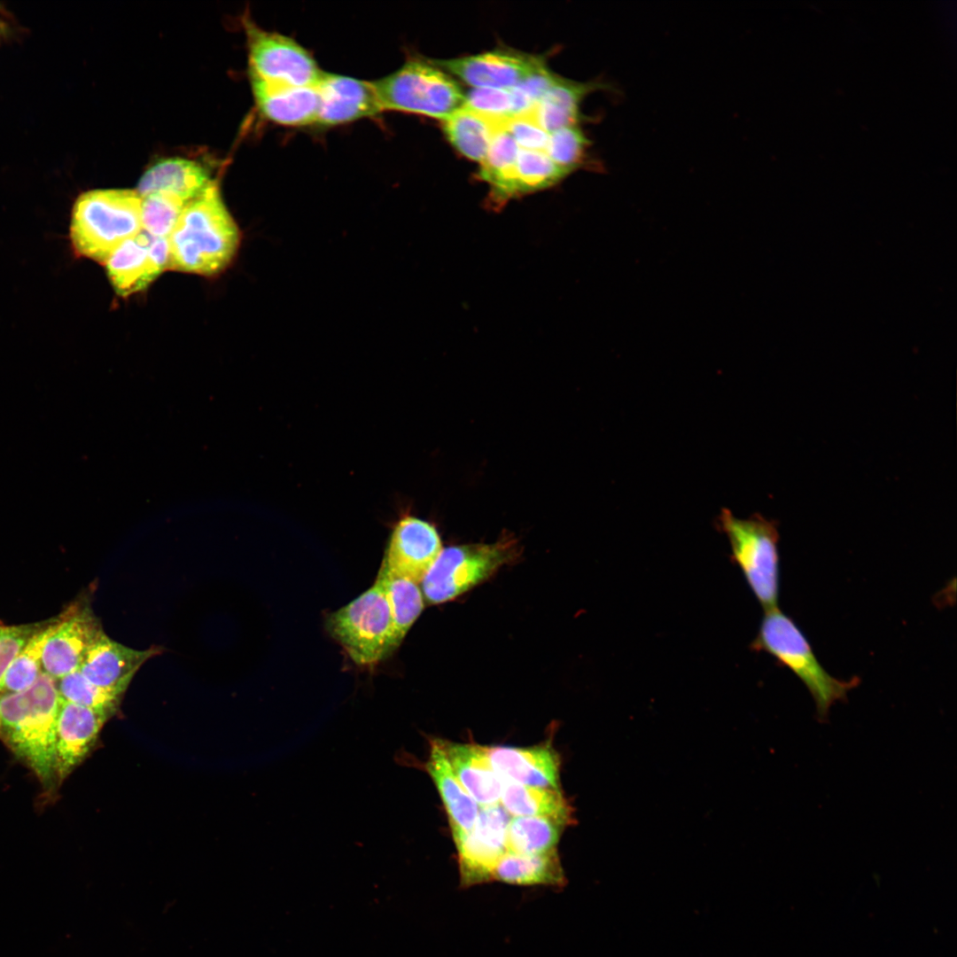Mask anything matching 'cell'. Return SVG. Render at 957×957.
Segmentation results:
<instances>
[{"mask_svg":"<svg viewBox=\"0 0 957 957\" xmlns=\"http://www.w3.org/2000/svg\"><path fill=\"white\" fill-rule=\"evenodd\" d=\"M241 231L212 183L183 210L168 237L169 269L214 276L234 261Z\"/></svg>","mask_w":957,"mask_h":957,"instance_id":"obj_1","label":"cell"},{"mask_svg":"<svg viewBox=\"0 0 957 957\" xmlns=\"http://www.w3.org/2000/svg\"><path fill=\"white\" fill-rule=\"evenodd\" d=\"M57 680L43 672L27 689L0 696L1 730L13 751L48 781L55 773Z\"/></svg>","mask_w":957,"mask_h":957,"instance_id":"obj_2","label":"cell"},{"mask_svg":"<svg viewBox=\"0 0 957 957\" xmlns=\"http://www.w3.org/2000/svg\"><path fill=\"white\" fill-rule=\"evenodd\" d=\"M141 231L142 197L136 190L88 191L74 204L69 235L77 256L105 265L121 245Z\"/></svg>","mask_w":957,"mask_h":957,"instance_id":"obj_3","label":"cell"},{"mask_svg":"<svg viewBox=\"0 0 957 957\" xmlns=\"http://www.w3.org/2000/svg\"><path fill=\"white\" fill-rule=\"evenodd\" d=\"M751 649L773 656L782 665L791 670L812 695L817 719H828L830 707L846 700L848 692L860 683L858 677L849 681L830 675L815 657L813 649L796 623L778 608L766 611Z\"/></svg>","mask_w":957,"mask_h":957,"instance_id":"obj_4","label":"cell"},{"mask_svg":"<svg viewBox=\"0 0 957 957\" xmlns=\"http://www.w3.org/2000/svg\"><path fill=\"white\" fill-rule=\"evenodd\" d=\"M719 529L731 549V559L763 608H777L779 596V533L776 525L759 514L738 518L723 509L718 517Z\"/></svg>","mask_w":957,"mask_h":957,"instance_id":"obj_5","label":"cell"},{"mask_svg":"<svg viewBox=\"0 0 957 957\" xmlns=\"http://www.w3.org/2000/svg\"><path fill=\"white\" fill-rule=\"evenodd\" d=\"M373 84L383 111L421 114L443 121L464 102L459 84L431 59H411Z\"/></svg>","mask_w":957,"mask_h":957,"instance_id":"obj_6","label":"cell"},{"mask_svg":"<svg viewBox=\"0 0 957 957\" xmlns=\"http://www.w3.org/2000/svg\"><path fill=\"white\" fill-rule=\"evenodd\" d=\"M327 628L351 659L362 666L378 664L401 642L385 593L377 582L331 613Z\"/></svg>","mask_w":957,"mask_h":957,"instance_id":"obj_7","label":"cell"},{"mask_svg":"<svg viewBox=\"0 0 957 957\" xmlns=\"http://www.w3.org/2000/svg\"><path fill=\"white\" fill-rule=\"evenodd\" d=\"M517 549V541L510 538L442 549L421 581L427 602L442 603L455 599L514 559Z\"/></svg>","mask_w":957,"mask_h":957,"instance_id":"obj_8","label":"cell"},{"mask_svg":"<svg viewBox=\"0 0 957 957\" xmlns=\"http://www.w3.org/2000/svg\"><path fill=\"white\" fill-rule=\"evenodd\" d=\"M248 48L249 77L266 82L295 86H315L323 71L311 53L296 41L265 30L252 20H244Z\"/></svg>","mask_w":957,"mask_h":957,"instance_id":"obj_9","label":"cell"},{"mask_svg":"<svg viewBox=\"0 0 957 957\" xmlns=\"http://www.w3.org/2000/svg\"><path fill=\"white\" fill-rule=\"evenodd\" d=\"M510 820L501 804L481 806L471 829L455 843L462 887L492 882L494 867L507 852Z\"/></svg>","mask_w":957,"mask_h":957,"instance_id":"obj_10","label":"cell"},{"mask_svg":"<svg viewBox=\"0 0 957 957\" xmlns=\"http://www.w3.org/2000/svg\"><path fill=\"white\" fill-rule=\"evenodd\" d=\"M169 264L168 238L143 230L121 245L105 266L113 290L125 298L146 289Z\"/></svg>","mask_w":957,"mask_h":957,"instance_id":"obj_11","label":"cell"},{"mask_svg":"<svg viewBox=\"0 0 957 957\" xmlns=\"http://www.w3.org/2000/svg\"><path fill=\"white\" fill-rule=\"evenodd\" d=\"M474 88L510 89L546 66L544 59L514 50H494L450 59H431Z\"/></svg>","mask_w":957,"mask_h":957,"instance_id":"obj_12","label":"cell"},{"mask_svg":"<svg viewBox=\"0 0 957 957\" xmlns=\"http://www.w3.org/2000/svg\"><path fill=\"white\" fill-rule=\"evenodd\" d=\"M103 632L88 605H71L57 619L56 627L44 644L43 671L58 680L78 670L87 650Z\"/></svg>","mask_w":957,"mask_h":957,"instance_id":"obj_13","label":"cell"},{"mask_svg":"<svg viewBox=\"0 0 957 957\" xmlns=\"http://www.w3.org/2000/svg\"><path fill=\"white\" fill-rule=\"evenodd\" d=\"M441 550L440 537L432 524L403 515L393 527L381 566L418 583Z\"/></svg>","mask_w":957,"mask_h":957,"instance_id":"obj_14","label":"cell"},{"mask_svg":"<svg viewBox=\"0 0 957 957\" xmlns=\"http://www.w3.org/2000/svg\"><path fill=\"white\" fill-rule=\"evenodd\" d=\"M316 89L315 124L320 126H337L383 112L373 82L323 72Z\"/></svg>","mask_w":957,"mask_h":957,"instance_id":"obj_15","label":"cell"},{"mask_svg":"<svg viewBox=\"0 0 957 957\" xmlns=\"http://www.w3.org/2000/svg\"><path fill=\"white\" fill-rule=\"evenodd\" d=\"M159 653L160 650L155 647L144 650L127 647L103 632L78 670L96 686L123 695L139 668Z\"/></svg>","mask_w":957,"mask_h":957,"instance_id":"obj_16","label":"cell"},{"mask_svg":"<svg viewBox=\"0 0 957 957\" xmlns=\"http://www.w3.org/2000/svg\"><path fill=\"white\" fill-rule=\"evenodd\" d=\"M111 714L60 701L55 744V773L66 776L86 757Z\"/></svg>","mask_w":957,"mask_h":957,"instance_id":"obj_17","label":"cell"},{"mask_svg":"<svg viewBox=\"0 0 957 957\" xmlns=\"http://www.w3.org/2000/svg\"><path fill=\"white\" fill-rule=\"evenodd\" d=\"M485 751L500 776L528 786L559 790L561 759L551 744L485 746Z\"/></svg>","mask_w":957,"mask_h":957,"instance_id":"obj_18","label":"cell"},{"mask_svg":"<svg viewBox=\"0 0 957 957\" xmlns=\"http://www.w3.org/2000/svg\"><path fill=\"white\" fill-rule=\"evenodd\" d=\"M249 78L256 107L265 119L286 127L316 123L319 109L316 85L285 86Z\"/></svg>","mask_w":957,"mask_h":957,"instance_id":"obj_19","label":"cell"},{"mask_svg":"<svg viewBox=\"0 0 957 957\" xmlns=\"http://www.w3.org/2000/svg\"><path fill=\"white\" fill-rule=\"evenodd\" d=\"M452 770L468 794L481 806L500 804L502 778L486 756L485 746L440 739Z\"/></svg>","mask_w":957,"mask_h":957,"instance_id":"obj_20","label":"cell"},{"mask_svg":"<svg viewBox=\"0 0 957 957\" xmlns=\"http://www.w3.org/2000/svg\"><path fill=\"white\" fill-rule=\"evenodd\" d=\"M424 769L432 778L445 806L455 843L471 829L480 806L455 775L440 739H431Z\"/></svg>","mask_w":957,"mask_h":957,"instance_id":"obj_21","label":"cell"},{"mask_svg":"<svg viewBox=\"0 0 957 957\" xmlns=\"http://www.w3.org/2000/svg\"><path fill=\"white\" fill-rule=\"evenodd\" d=\"M200 163L181 157L161 159L140 177L136 191L141 197L157 191L175 194L187 203L200 195L212 183Z\"/></svg>","mask_w":957,"mask_h":957,"instance_id":"obj_22","label":"cell"},{"mask_svg":"<svg viewBox=\"0 0 957 957\" xmlns=\"http://www.w3.org/2000/svg\"><path fill=\"white\" fill-rule=\"evenodd\" d=\"M608 84L577 82L558 77L535 105L531 115L536 123L550 134L564 127L576 125L580 106L585 97L597 89H609Z\"/></svg>","mask_w":957,"mask_h":957,"instance_id":"obj_23","label":"cell"},{"mask_svg":"<svg viewBox=\"0 0 957 957\" xmlns=\"http://www.w3.org/2000/svg\"><path fill=\"white\" fill-rule=\"evenodd\" d=\"M502 778L500 804L510 815L547 817L564 826L574 824V809L560 790L533 787Z\"/></svg>","mask_w":957,"mask_h":957,"instance_id":"obj_24","label":"cell"},{"mask_svg":"<svg viewBox=\"0 0 957 957\" xmlns=\"http://www.w3.org/2000/svg\"><path fill=\"white\" fill-rule=\"evenodd\" d=\"M493 881L517 886L557 888L567 883L556 849L529 855L507 852L493 870Z\"/></svg>","mask_w":957,"mask_h":957,"instance_id":"obj_25","label":"cell"},{"mask_svg":"<svg viewBox=\"0 0 957 957\" xmlns=\"http://www.w3.org/2000/svg\"><path fill=\"white\" fill-rule=\"evenodd\" d=\"M519 147L503 128L499 127L492 137L484 160L480 163L479 178L490 187L488 206L496 210L515 198V167Z\"/></svg>","mask_w":957,"mask_h":957,"instance_id":"obj_26","label":"cell"},{"mask_svg":"<svg viewBox=\"0 0 957 957\" xmlns=\"http://www.w3.org/2000/svg\"><path fill=\"white\" fill-rule=\"evenodd\" d=\"M501 126L464 106L443 121L445 135L453 147L466 158L479 162Z\"/></svg>","mask_w":957,"mask_h":957,"instance_id":"obj_27","label":"cell"},{"mask_svg":"<svg viewBox=\"0 0 957 957\" xmlns=\"http://www.w3.org/2000/svg\"><path fill=\"white\" fill-rule=\"evenodd\" d=\"M564 827L547 817L515 816L507 828V852L529 855L556 850Z\"/></svg>","mask_w":957,"mask_h":957,"instance_id":"obj_28","label":"cell"},{"mask_svg":"<svg viewBox=\"0 0 957 957\" xmlns=\"http://www.w3.org/2000/svg\"><path fill=\"white\" fill-rule=\"evenodd\" d=\"M376 582L385 593L395 631L402 641L424 609L422 592L417 583L397 576L383 566Z\"/></svg>","mask_w":957,"mask_h":957,"instance_id":"obj_29","label":"cell"},{"mask_svg":"<svg viewBox=\"0 0 957 957\" xmlns=\"http://www.w3.org/2000/svg\"><path fill=\"white\" fill-rule=\"evenodd\" d=\"M57 619L40 626L11 663L0 680V693H15L29 688L43 671V650Z\"/></svg>","mask_w":957,"mask_h":957,"instance_id":"obj_30","label":"cell"},{"mask_svg":"<svg viewBox=\"0 0 957 957\" xmlns=\"http://www.w3.org/2000/svg\"><path fill=\"white\" fill-rule=\"evenodd\" d=\"M566 175L545 152L519 149L515 167L516 197L547 189Z\"/></svg>","mask_w":957,"mask_h":957,"instance_id":"obj_31","label":"cell"},{"mask_svg":"<svg viewBox=\"0 0 957 957\" xmlns=\"http://www.w3.org/2000/svg\"><path fill=\"white\" fill-rule=\"evenodd\" d=\"M57 685L62 700L105 712L112 716L118 710L123 696L96 686L79 670L58 679Z\"/></svg>","mask_w":957,"mask_h":957,"instance_id":"obj_32","label":"cell"},{"mask_svg":"<svg viewBox=\"0 0 957 957\" xmlns=\"http://www.w3.org/2000/svg\"><path fill=\"white\" fill-rule=\"evenodd\" d=\"M188 204L178 196L164 191L142 197L143 230L152 237L168 238Z\"/></svg>","mask_w":957,"mask_h":957,"instance_id":"obj_33","label":"cell"},{"mask_svg":"<svg viewBox=\"0 0 957 957\" xmlns=\"http://www.w3.org/2000/svg\"><path fill=\"white\" fill-rule=\"evenodd\" d=\"M589 141L576 125L549 134L546 154L567 175L583 164Z\"/></svg>","mask_w":957,"mask_h":957,"instance_id":"obj_34","label":"cell"},{"mask_svg":"<svg viewBox=\"0 0 957 957\" xmlns=\"http://www.w3.org/2000/svg\"><path fill=\"white\" fill-rule=\"evenodd\" d=\"M463 106L502 126L512 118L510 89L474 88L464 95Z\"/></svg>","mask_w":957,"mask_h":957,"instance_id":"obj_35","label":"cell"},{"mask_svg":"<svg viewBox=\"0 0 957 957\" xmlns=\"http://www.w3.org/2000/svg\"><path fill=\"white\" fill-rule=\"evenodd\" d=\"M503 128L512 136L519 149L545 151L549 134L543 130L532 115L512 117Z\"/></svg>","mask_w":957,"mask_h":957,"instance_id":"obj_36","label":"cell"},{"mask_svg":"<svg viewBox=\"0 0 957 957\" xmlns=\"http://www.w3.org/2000/svg\"><path fill=\"white\" fill-rule=\"evenodd\" d=\"M39 627L40 626L37 625H0V680L15 657Z\"/></svg>","mask_w":957,"mask_h":957,"instance_id":"obj_37","label":"cell"},{"mask_svg":"<svg viewBox=\"0 0 957 957\" xmlns=\"http://www.w3.org/2000/svg\"><path fill=\"white\" fill-rule=\"evenodd\" d=\"M0 730H1V715H0Z\"/></svg>","mask_w":957,"mask_h":957,"instance_id":"obj_38","label":"cell"}]
</instances>
